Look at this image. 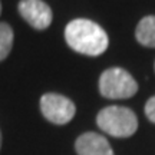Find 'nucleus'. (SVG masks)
I'll return each mask as SVG.
<instances>
[{
	"label": "nucleus",
	"mask_w": 155,
	"mask_h": 155,
	"mask_svg": "<svg viewBox=\"0 0 155 155\" xmlns=\"http://www.w3.org/2000/svg\"><path fill=\"white\" fill-rule=\"evenodd\" d=\"M65 39L75 52L86 56L102 55L109 43L105 30L88 19H75L68 23Z\"/></svg>",
	"instance_id": "obj_1"
},
{
	"label": "nucleus",
	"mask_w": 155,
	"mask_h": 155,
	"mask_svg": "<svg viewBox=\"0 0 155 155\" xmlns=\"http://www.w3.org/2000/svg\"><path fill=\"white\" fill-rule=\"evenodd\" d=\"M96 124L105 134L114 138L132 137L138 129V118L129 108L106 106L96 115Z\"/></svg>",
	"instance_id": "obj_2"
},
{
	"label": "nucleus",
	"mask_w": 155,
	"mask_h": 155,
	"mask_svg": "<svg viewBox=\"0 0 155 155\" xmlns=\"http://www.w3.org/2000/svg\"><path fill=\"white\" fill-rule=\"evenodd\" d=\"M138 91V83L125 69L111 68L99 78V92L108 99H128Z\"/></svg>",
	"instance_id": "obj_3"
},
{
	"label": "nucleus",
	"mask_w": 155,
	"mask_h": 155,
	"mask_svg": "<svg viewBox=\"0 0 155 155\" xmlns=\"http://www.w3.org/2000/svg\"><path fill=\"white\" fill-rule=\"evenodd\" d=\"M40 111L49 122L65 125L73 119L76 106L72 101L59 94H45L40 98Z\"/></svg>",
	"instance_id": "obj_4"
},
{
	"label": "nucleus",
	"mask_w": 155,
	"mask_h": 155,
	"mask_svg": "<svg viewBox=\"0 0 155 155\" xmlns=\"http://www.w3.org/2000/svg\"><path fill=\"white\" fill-rule=\"evenodd\" d=\"M19 13L32 28L38 30L49 28L53 19L52 9L43 0H20Z\"/></svg>",
	"instance_id": "obj_5"
},
{
	"label": "nucleus",
	"mask_w": 155,
	"mask_h": 155,
	"mask_svg": "<svg viewBox=\"0 0 155 155\" xmlns=\"http://www.w3.org/2000/svg\"><path fill=\"white\" fill-rule=\"evenodd\" d=\"M75 151L78 155H114L108 139L96 132L82 134L75 142Z\"/></svg>",
	"instance_id": "obj_6"
},
{
	"label": "nucleus",
	"mask_w": 155,
	"mask_h": 155,
	"mask_svg": "<svg viewBox=\"0 0 155 155\" xmlns=\"http://www.w3.org/2000/svg\"><path fill=\"white\" fill-rule=\"evenodd\" d=\"M135 36L142 46L155 48V16H145L141 19L135 30Z\"/></svg>",
	"instance_id": "obj_7"
},
{
	"label": "nucleus",
	"mask_w": 155,
	"mask_h": 155,
	"mask_svg": "<svg viewBox=\"0 0 155 155\" xmlns=\"http://www.w3.org/2000/svg\"><path fill=\"white\" fill-rule=\"evenodd\" d=\"M13 29L7 23H0V62L9 56L13 46Z\"/></svg>",
	"instance_id": "obj_8"
},
{
	"label": "nucleus",
	"mask_w": 155,
	"mask_h": 155,
	"mask_svg": "<svg viewBox=\"0 0 155 155\" xmlns=\"http://www.w3.org/2000/svg\"><path fill=\"white\" fill-rule=\"evenodd\" d=\"M145 115L151 122L155 124V96L150 98L148 102L145 104Z\"/></svg>",
	"instance_id": "obj_9"
},
{
	"label": "nucleus",
	"mask_w": 155,
	"mask_h": 155,
	"mask_svg": "<svg viewBox=\"0 0 155 155\" xmlns=\"http://www.w3.org/2000/svg\"><path fill=\"white\" fill-rule=\"evenodd\" d=\"M0 148H2V132H0Z\"/></svg>",
	"instance_id": "obj_10"
},
{
	"label": "nucleus",
	"mask_w": 155,
	"mask_h": 155,
	"mask_svg": "<svg viewBox=\"0 0 155 155\" xmlns=\"http://www.w3.org/2000/svg\"><path fill=\"white\" fill-rule=\"evenodd\" d=\"M0 13H2V3H0Z\"/></svg>",
	"instance_id": "obj_11"
},
{
	"label": "nucleus",
	"mask_w": 155,
	"mask_h": 155,
	"mask_svg": "<svg viewBox=\"0 0 155 155\" xmlns=\"http://www.w3.org/2000/svg\"><path fill=\"white\" fill-rule=\"evenodd\" d=\"M154 66H155V65H154Z\"/></svg>",
	"instance_id": "obj_12"
}]
</instances>
